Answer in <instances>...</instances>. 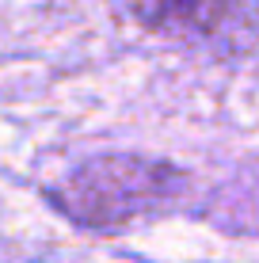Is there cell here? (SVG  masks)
Returning a JSON list of instances; mask_svg holds the SVG:
<instances>
[{
	"instance_id": "6da1fadb",
	"label": "cell",
	"mask_w": 259,
	"mask_h": 263,
	"mask_svg": "<svg viewBox=\"0 0 259 263\" xmlns=\"http://www.w3.org/2000/svg\"><path fill=\"white\" fill-rule=\"evenodd\" d=\"M153 34L206 58H240L259 46V0H130Z\"/></svg>"
},
{
	"instance_id": "7a4b0ae2",
	"label": "cell",
	"mask_w": 259,
	"mask_h": 263,
	"mask_svg": "<svg viewBox=\"0 0 259 263\" xmlns=\"http://www.w3.org/2000/svg\"><path fill=\"white\" fill-rule=\"evenodd\" d=\"M175 187V172L164 164H145L133 157H103L92 160L69 179L61 191L65 210L88 225H118L126 217L149 210L156 198Z\"/></svg>"
}]
</instances>
